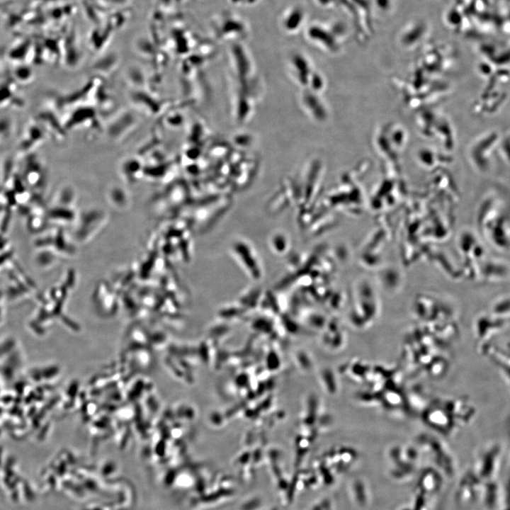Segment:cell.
Segmentation results:
<instances>
[{"mask_svg":"<svg viewBox=\"0 0 510 510\" xmlns=\"http://www.w3.org/2000/svg\"><path fill=\"white\" fill-rule=\"evenodd\" d=\"M210 31L217 40H237L249 33V26L242 16L230 11H223L213 16L210 23Z\"/></svg>","mask_w":510,"mask_h":510,"instance_id":"6da1fadb","label":"cell"},{"mask_svg":"<svg viewBox=\"0 0 510 510\" xmlns=\"http://www.w3.org/2000/svg\"><path fill=\"white\" fill-rule=\"evenodd\" d=\"M307 13L300 4H293L287 7L281 13L279 19L280 27L288 35H295L301 28L305 27Z\"/></svg>","mask_w":510,"mask_h":510,"instance_id":"7a4b0ae2","label":"cell"},{"mask_svg":"<svg viewBox=\"0 0 510 510\" xmlns=\"http://www.w3.org/2000/svg\"><path fill=\"white\" fill-rule=\"evenodd\" d=\"M499 447L493 446L484 450L479 458L478 475L483 481L492 482L499 469Z\"/></svg>","mask_w":510,"mask_h":510,"instance_id":"3957f363","label":"cell"},{"mask_svg":"<svg viewBox=\"0 0 510 510\" xmlns=\"http://www.w3.org/2000/svg\"><path fill=\"white\" fill-rule=\"evenodd\" d=\"M232 4H236L242 6H249L260 2L262 0H230Z\"/></svg>","mask_w":510,"mask_h":510,"instance_id":"277c9868","label":"cell"}]
</instances>
